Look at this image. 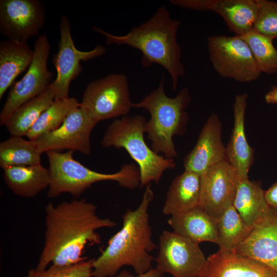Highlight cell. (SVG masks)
Here are the masks:
<instances>
[{
	"mask_svg": "<svg viewBox=\"0 0 277 277\" xmlns=\"http://www.w3.org/2000/svg\"><path fill=\"white\" fill-rule=\"evenodd\" d=\"M55 98L53 83L42 94L17 108L9 116L5 125L12 136H26L42 113Z\"/></svg>",
	"mask_w": 277,
	"mask_h": 277,
	"instance_id": "25",
	"label": "cell"
},
{
	"mask_svg": "<svg viewBox=\"0 0 277 277\" xmlns=\"http://www.w3.org/2000/svg\"><path fill=\"white\" fill-rule=\"evenodd\" d=\"M265 197L270 207L277 209V182L265 191Z\"/></svg>",
	"mask_w": 277,
	"mask_h": 277,
	"instance_id": "33",
	"label": "cell"
},
{
	"mask_svg": "<svg viewBox=\"0 0 277 277\" xmlns=\"http://www.w3.org/2000/svg\"><path fill=\"white\" fill-rule=\"evenodd\" d=\"M201 178L200 206L217 220L233 205L241 179L226 160L209 168L201 175Z\"/></svg>",
	"mask_w": 277,
	"mask_h": 277,
	"instance_id": "14",
	"label": "cell"
},
{
	"mask_svg": "<svg viewBox=\"0 0 277 277\" xmlns=\"http://www.w3.org/2000/svg\"><path fill=\"white\" fill-rule=\"evenodd\" d=\"M201 188V176L185 170L171 183L163 207V213L172 216L200 206Z\"/></svg>",
	"mask_w": 277,
	"mask_h": 277,
	"instance_id": "19",
	"label": "cell"
},
{
	"mask_svg": "<svg viewBox=\"0 0 277 277\" xmlns=\"http://www.w3.org/2000/svg\"><path fill=\"white\" fill-rule=\"evenodd\" d=\"M241 37L247 44L261 73L273 74L277 72V50L273 39L252 30Z\"/></svg>",
	"mask_w": 277,
	"mask_h": 277,
	"instance_id": "29",
	"label": "cell"
},
{
	"mask_svg": "<svg viewBox=\"0 0 277 277\" xmlns=\"http://www.w3.org/2000/svg\"><path fill=\"white\" fill-rule=\"evenodd\" d=\"M199 277H277V272L234 251L219 249L207 258Z\"/></svg>",
	"mask_w": 277,
	"mask_h": 277,
	"instance_id": "16",
	"label": "cell"
},
{
	"mask_svg": "<svg viewBox=\"0 0 277 277\" xmlns=\"http://www.w3.org/2000/svg\"><path fill=\"white\" fill-rule=\"evenodd\" d=\"M168 224L173 231L198 244L204 242L216 244L217 220L208 214L200 206L171 216Z\"/></svg>",
	"mask_w": 277,
	"mask_h": 277,
	"instance_id": "20",
	"label": "cell"
},
{
	"mask_svg": "<svg viewBox=\"0 0 277 277\" xmlns=\"http://www.w3.org/2000/svg\"><path fill=\"white\" fill-rule=\"evenodd\" d=\"M265 100L266 102L268 104H277V86H273L272 89L266 94Z\"/></svg>",
	"mask_w": 277,
	"mask_h": 277,
	"instance_id": "35",
	"label": "cell"
},
{
	"mask_svg": "<svg viewBox=\"0 0 277 277\" xmlns=\"http://www.w3.org/2000/svg\"><path fill=\"white\" fill-rule=\"evenodd\" d=\"M34 50L27 43L9 39L0 42V100L16 77L29 67Z\"/></svg>",
	"mask_w": 277,
	"mask_h": 277,
	"instance_id": "21",
	"label": "cell"
},
{
	"mask_svg": "<svg viewBox=\"0 0 277 277\" xmlns=\"http://www.w3.org/2000/svg\"><path fill=\"white\" fill-rule=\"evenodd\" d=\"M59 30L58 50L52 60L57 72L56 77L52 82L56 100L69 97L71 82L78 77L83 70L82 61L92 60L106 52V48L102 45H97L87 51L78 50L72 37L69 19L66 15H63L60 18Z\"/></svg>",
	"mask_w": 277,
	"mask_h": 277,
	"instance_id": "11",
	"label": "cell"
},
{
	"mask_svg": "<svg viewBox=\"0 0 277 277\" xmlns=\"http://www.w3.org/2000/svg\"><path fill=\"white\" fill-rule=\"evenodd\" d=\"M259 9L253 30L277 39V2L258 0Z\"/></svg>",
	"mask_w": 277,
	"mask_h": 277,
	"instance_id": "31",
	"label": "cell"
},
{
	"mask_svg": "<svg viewBox=\"0 0 277 277\" xmlns=\"http://www.w3.org/2000/svg\"><path fill=\"white\" fill-rule=\"evenodd\" d=\"M163 74L158 87L140 102L133 103V108H144L150 115L145 125V132L151 142L152 150L173 159L177 152L173 141L174 135L186 131L189 115L186 111L191 101L188 88L182 89L174 97L168 96L164 89Z\"/></svg>",
	"mask_w": 277,
	"mask_h": 277,
	"instance_id": "4",
	"label": "cell"
},
{
	"mask_svg": "<svg viewBox=\"0 0 277 277\" xmlns=\"http://www.w3.org/2000/svg\"><path fill=\"white\" fill-rule=\"evenodd\" d=\"M181 24L180 20L171 17L165 6H161L150 19L125 35L112 34L95 26L92 29L105 36L108 45H126L140 50L144 67L157 64L164 68L171 78L173 90H176L179 78L186 72L176 37Z\"/></svg>",
	"mask_w": 277,
	"mask_h": 277,
	"instance_id": "3",
	"label": "cell"
},
{
	"mask_svg": "<svg viewBox=\"0 0 277 277\" xmlns=\"http://www.w3.org/2000/svg\"><path fill=\"white\" fill-rule=\"evenodd\" d=\"M247 98L246 93L235 97L233 128L226 147V161L236 170L241 179H248V172L254 161V150L248 143L245 131Z\"/></svg>",
	"mask_w": 277,
	"mask_h": 277,
	"instance_id": "18",
	"label": "cell"
},
{
	"mask_svg": "<svg viewBox=\"0 0 277 277\" xmlns=\"http://www.w3.org/2000/svg\"><path fill=\"white\" fill-rule=\"evenodd\" d=\"M93 259L68 266L51 265L44 270L30 269L27 277H92Z\"/></svg>",
	"mask_w": 277,
	"mask_h": 277,
	"instance_id": "30",
	"label": "cell"
},
{
	"mask_svg": "<svg viewBox=\"0 0 277 277\" xmlns=\"http://www.w3.org/2000/svg\"><path fill=\"white\" fill-rule=\"evenodd\" d=\"M80 104L97 123L127 116L133 103L126 75L110 74L91 82L84 91Z\"/></svg>",
	"mask_w": 277,
	"mask_h": 277,
	"instance_id": "7",
	"label": "cell"
},
{
	"mask_svg": "<svg viewBox=\"0 0 277 277\" xmlns=\"http://www.w3.org/2000/svg\"><path fill=\"white\" fill-rule=\"evenodd\" d=\"M153 197L148 185L138 206L127 210L122 227L109 239L101 255L93 259L92 277H113L125 266L131 267L137 275L152 268L155 259L149 253L156 245L152 240L148 208Z\"/></svg>",
	"mask_w": 277,
	"mask_h": 277,
	"instance_id": "2",
	"label": "cell"
},
{
	"mask_svg": "<svg viewBox=\"0 0 277 277\" xmlns=\"http://www.w3.org/2000/svg\"><path fill=\"white\" fill-rule=\"evenodd\" d=\"M198 244L174 231L159 237L156 269L173 277H199L207 260Z\"/></svg>",
	"mask_w": 277,
	"mask_h": 277,
	"instance_id": "10",
	"label": "cell"
},
{
	"mask_svg": "<svg viewBox=\"0 0 277 277\" xmlns=\"http://www.w3.org/2000/svg\"><path fill=\"white\" fill-rule=\"evenodd\" d=\"M164 274L156 268H151L147 272L134 275L127 270H124L121 271L115 277H164Z\"/></svg>",
	"mask_w": 277,
	"mask_h": 277,
	"instance_id": "34",
	"label": "cell"
},
{
	"mask_svg": "<svg viewBox=\"0 0 277 277\" xmlns=\"http://www.w3.org/2000/svg\"><path fill=\"white\" fill-rule=\"evenodd\" d=\"M253 227L248 225L232 205L217 220L216 244L219 249L234 251L250 234Z\"/></svg>",
	"mask_w": 277,
	"mask_h": 277,
	"instance_id": "26",
	"label": "cell"
},
{
	"mask_svg": "<svg viewBox=\"0 0 277 277\" xmlns=\"http://www.w3.org/2000/svg\"><path fill=\"white\" fill-rule=\"evenodd\" d=\"M258 9V0H217L213 11L223 18L231 32L241 37L253 30Z\"/></svg>",
	"mask_w": 277,
	"mask_h": 277,
	"instance_id": "24",
	"label": "cell"
},
{
	"mask_svg": "<svg viewBox=\"0 0 277 277\" xmlns=\"http://www.w3.org/2000/svg\"><path fill=\"white\" fill-rule=\"evenodd\" d=\"M80 103L73 97L56 100L45 110L26 134L33 141L38 136L58 128L73 110L80 107Z\"/></svg>",
	"mask_w": 277,
	"mask_h": 277,
	"instance_id": "28",
	"label": "cell"
},
{
	"mask_svg": "<svg viewBox=\"0 0 277 277\" xmlns=\"http://www.w3.org/2000/svg\"><path fill=\"white\" fill-rule=\"evenodd\" d=\"M175 6L200 11H213L217 0H171Z\"/></svg>",
	"mask_w": 277,
	"mask_h": 277,
	"instance_id": "32",
	"label": "cell"
},
{
	"mask_svg": "<svg viewBox=\"0 0 277 277\" xmlns=\"http://www.w3.org/2000/svg\"><path fill=\"white\" fill-rule=\"evenodd\" d=\"M97 206L83 199L57 205L50 202L45 208V243L35 269L44 270L49 264L68 266L82 262L88 244H100L96 230L112 228L116 223L102 218Z\"/></svg>",
	"mask_w": 277,
	"mask_h": 277,
	"instance_id": "1",
	"label": "cell"
},
{
	"mask_svg": "<svg viewBox=\"0 0 277 277\" xmlns=\"http://www.w3.org/2000/svg\"><path fill=\"white\" fill-rule=\"evenodd\" d=\"M265 190L259 181L241 179L233 206L244 221L253 227L268 213L270 207L266 202Z\"/></svg>",
	"mask_w": 277,
	"mask_h": 277,
	"instance_id": "23",
	"label": "cell"
},
{
	"mask_svg": "<svg viewBox=\"0 0 277 277\" xmlns=\"http://www.w3.org/2000/svg\"><path fill=\"white\" fill-rule=\"evenodd\" d=\"M4 181L15 195L32 197L50 185L49 169L42 164L25 166H12L3 169Z\"/></svg>",
	"mask_w": 277,
	"mask_h": 277,
	"instance_id": "22",
	"label": "cell"
},
{
	"mask_svg": "<svg viewBox=\"0 0 277 277\" xmlns=\"http://www.w3.org/2000/svg\"><path fill=\"white\" fill-rule=\"evenodd\" d=\"M225 160L222 123L217 115L212 113L201 129L194 148L185 157L184 169L201 176L212 166Z\"/></svg>",
	"mask_w": 277,
	"mask_h": 277,
	"instance_id": "15",
	"label": "cell"
},
{
	"mask_svg": "<svg viewBox=\"0 0 277 277\" xmlns=\"http://www.w3.org/2000/svg\"><path fill=\"white\" fill-rule=\"evenodd\" d=\"M146 121L136 114L123 116L111 123L106 129L101 144L103 147L124 148L138 165L141 187L152 182L157 184L163 173L175 167L173 159L155 153L146 144L144 137Z\"/></svg>",
	"mask_w": 277,
	"mask_h": 277,
	"instance_id": "6",
	"label": "cell"
},
{
	"mask_svg": "<svg viewBox=\"0 0 277 277\" xmlns=\"http://www.w3.org/2000/svg\"><path fill=\"white\" fill-rule=\"evenodd\" d=\"M207 46L210 61L221 76L241 83L256 80L261 72L251 51L240 37L215 35L208 37Z\"/></svg>",
	"mask_w": 277,
	"mask_h": 277,
	"instance_id": "8",
	"label": "cell"
},
{
	"mask_svg": "<svg viewBox=\"0 0 277 277\" xmlns=\"http://www.w3.org/2000/svg\"><path fill=\"white\" fill-rule=\"evenodd\" d=\"M268 266L277 272V209L256 224L248 238L234 250Z\"/></svg>",
	"mask_w": 277,
	"mask_h": 277,
	"instance_id": "17",
	"label": "cell"
},
{
	"mask_svg": "<svg viewBox=\"0 0 277 277\" xmlns=\"http://www.w3.org/2000/svg\"><path fill=\"white\" fill-rule=\"evenodd\" d=\"M98 123L83 107L73 110L57 129L42 135L33 140L42 153L63 150L90 154V135Z\"/></svg>",
	"mask_w": 277,
	"mask_h": 277,
	"instance_id": "12",
	"label": "cell"
},
{
	"mask_svg": "<svg viewBox=\"0 0 277 277\" xmlns=\"http://www.w3.org/2000/svg\"><path fill=\"white\" fill-rule=\"evenodd\" d=\"M41 154L33 141L12 136L0 143V167L41 164Z\"/></svg>",
	"mask_w": 277,
	"mask_h": 277,
	"instance_id": "27",
	"label": "cell"
},
{
	"mask_svg": "<svg viewBox=\"0 0 277 277\" xmlns=\"http://www.w3.org/2000/svg\"><path fill=\"white\" fill-rule=\"evenodd\" d=\"M46 11L39 0H1L0 32L9 39L27 43L45 24Z\"/></svg>",
	"mask_w": 277,
	"mask_h": 277,
	"instance_id": "13",
	"label": "cell"
},
{
	"mask_svg": "<svg viewBox=\"0 0 277 277\" xmlns=\"http://www.w3.org/2000/svg\"><path fill=\"white\" fill-rule=\"evenodd\" d=\"M73 151L46 152L50 182L47 197L55 198L67 193L78 198L93 184L112 181L122 187L134 189L141 184L138 167L133 163L125 164L113 173H103L91 170L75 160Z\"/></svg>",
	"mask_w": 277,
	"mask_h": 277,
	"instance_id": "5",
	"label": "cell"
},
{
	"mask_svg": "<svg viewBox=\"0 0 277 277\" xmlns=\"http://www.w3.org/2000/svg\"><path fill=\"white\" fill-rule=\"evenodd\" d=\"M51 45L48 36L39 35L34 43V55L25 74L13 85L0 113V124L5 125L11 114L19 106L45 92L53 76L48 69Z\"/></svg>",
	"mask_w": 277,
	"mask_h": 277,
	"instance_id": "9",
	"label": "cell"
}]
</instances>
